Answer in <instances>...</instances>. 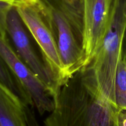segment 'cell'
<instances>
[{"label":"cell","instance_id":"14","mask_svg":"<svg viewBox=\"0 0 126 126\" xmlns=\"http://www.w3.org/2000/svg\"><path fill=\"white\" fill-rule=\"evenodd\" d=\"M123 55H124V58H126V51L125 52H124V54H123Z\"/></svg>","mask_w":126,"mask_h":126},{"label":"cell","instance_id":"8","mask_svg":"<svg viewBox=\"0 0 126 126\" xmlns=\"http://www.w3.org/2000/svg\"><path fill=\"white\" fill-rule=\"evenodd\" d=\"M0 126H39L28 105L1 85Z\"/></svg>","mask_w":126,"mask_h":126},{"label":"cell","instance_id":"1","mask_svg":"<svg viewBox=\"0 0 126 126\" xmlns=\"http://www.w3.org/2000/svg\"><path fill=\"white\" fill-rule=\"evenodd\" d=\"M119 112L100 92L87 66L62 84L44 126H119Z\"/></svg>","mask_w":126,"mask_h":126},{"label":"cell","instance_id":"6","mask_svg":"<svg viewBox=\"0 0 126 126\" xmlns=\"http://www.w3.org/2000/svg\"><path fill=\"white\" fill-rule=\"evenodd\" d=\"M7 35L11 38L17 55L49 88L55 98L60 85L44 59L36 51L15 6L10 10L7 17Z\"/></svg>","mask_w":126,"mask_h":126},{"label":"cell","instance_id":"10","mask_svg":"<svg viewBox=\"0 0 126 126\" xmlns=\"http://www.w3.org/2000/svg\"><path fill=\"white\" fill-rule=\"evenodd\" d=\"M114 98L116 106L118 109L126 110V59L124 55L117 65L114 80Z\"/></svg>","mask_w":126,"mask_h":126},{"label":"cell","instance_id":"2","mask_svg":"<svg viewBox=\"0 0 126 126\" xmlns=\"http://www.w3.org/2000/svg\"><path fill=\"white\" fill-rule=\"evenodd\" d=\"M55 35L65 80L86 67L83 0H39Z\"/></svg>","mask_w":126,"mask_h":126},{"label":"cell","instance_id":"7","mask_svg":"<svg viewBox=\"0 0 126 126\" xmlns=\"http://www.w3.org/2000/svg\"><path fill=\"white\" fill-rule=\"evenodd\" d=\"M112 2L113 0H83L86 67L92 63L103 42Z\"/></svg>","mask_w":126,"mask_h":126},{"label":"cell","instance_id":"11","mask_svg":"<svg viewBox=\"0 0 126 126\" xmlns=\"http://www.w3.org/2000/svg\"><path fill=\"white\" fill-rule=\"evenodd\" d=\"M14 4L0 0V36L7 37V22L9 12Z\"/></svg>","mask_w":126,"mask_h":126},{"label":"cell","instance_id":"12","mask_svg":"<svg viewBox=\"0 0 126 126\" xmlns=\"http://www.w3.org/2000/svg\"><path fill=\"white\" fill-rule=\"evenodd\" d=\"M119 126H126V110H119Z\"/></svg>","mask_w":126,"mask_h":126},{"label":"cell","instance_id":"5","mask_svg":"<svg viewBox=\"0 0 126 126\" xmlns=\"http://www.w3.org/2000/svg\"><path fill=\"white\" fill-rule=\"evenodd\" d=\"M0 55L29 96L32 106L41 115L50 113L55 107V96L19 58L7 37L0 36Z\"/></svg>","mask_w":126,"mask_h":126},{"label":"cell","instance_id":"3","mask_svg":"<svg viewBox=\"0 0 126 126\" xmlns=\"http://www.w3.org/2000/svg\"><path fill=\"white\" fill-rule=\"evenodd\" d=\"M126 33V0H113L109 24L103 42L92 63V70L98 90L116 106L114 80L117 65L123 56Z\"/></svg>","mask_w":126,"mask_h":126},{"label":"cell","instance_id":"4","mask_svg":"<svg viewBox=\"0 0 126 126\" xmlns=\"http://www.w3.org/2000/svg\"><path fill=\"white\" fill-rule=\"evenodd\" d=\"M14 6L60 86L65 81L63 66L55 35L41 4L39 0H18Z\"/></svg>","mask_w":126,"mask_h":126},{"label":"cell","instance_id":"9","mask_svg":"<svg viewBox=\"0 0 126 126\" xmlns=\"http://www.w3.org/2000/svg\"><path fill=\"white\" fill-rule=\"evenodd\" d=\"M0 85L20 99L25 104L32 106V101L0 55Z\"/></svg>","mask_w":126,"mask_h":126},{"label":"cell","instance_id":"13","mask_svg":"<svg viewBox=\"0 0 126 126\" xmlns=\"http://www.w3.org/2000/svg\"><path fill=\"white\" fill-rule=\"evenodd\" d=\"M2 1H7V2H11V3L14 4H15V3H16V2H17L18 0H2Z\"/></svg>","mask_w":126,"mask_h":126}]
</instances>
